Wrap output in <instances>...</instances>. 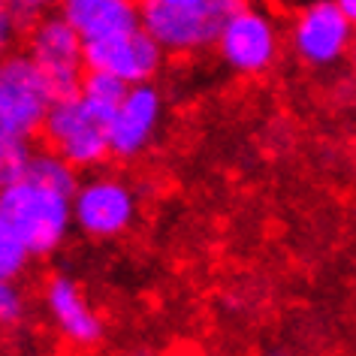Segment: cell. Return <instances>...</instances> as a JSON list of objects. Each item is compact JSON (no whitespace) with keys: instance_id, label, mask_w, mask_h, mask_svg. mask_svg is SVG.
Segmentation results:
<instances>
[{"instance_id":"18","label":"cell","mask_w":356,"mask_h":356,"mask_svg":"<svg viewBox=\"0 0 356 356\" xmlns=\"http://www.w3.org/2000/svg\"><path fill=\"white\" fill-rule=\"evenodd\" d=\"M19 31H22V15L13 6L0 3V60L13 55L15 42H19Z\"/></svg>"},{"instance_id":"5","label":"cell","mask_w":356,"mask_h":356,"mask_svg":"<svg viewBox=\"0 0 356 356\" xmlns=\"http://www.w3.org/2000/svg\"><path fill=\"white\" fill-rule=\"evenodd\" d=\"M233 0H209L202 6H172L163 0H142L139 22L151 37H154L163 51H202L215 46L220 22Z\"/></svg>"},{"instance_id":"1","label":"cell","mask_w":356,"mask_h":356,"mask_svg":"<svg viewBox=\"0 0 356 356\" xmlns=\"http://www.w3.org/2000/svg\"><path fill=\"white\" fill-rule=\"evenodd\" d=\"M0 220L22 236L33 257L55 254L73 229V197L24 175L0 191Z\"/></svg>"},{"instance_id":"13","label":"cell","mask_w":356,"mask_h":356,"mask_svg":"<svg viewBox=\"0 0 356 356\" xmlns=\"http://www.w3.org/2000/svg\"><path fill=\"white\" fill-rule=\"evenodd\" d=\"M127 82H121L118 76L112 73H103V70H88L82 85H79V94L85 97V103L91 106L94 112H100L106 121L112 118V112L118 109V103L124 100L127 94Z\"/></svg>"},{"instance_id":"14","label":"cell","mask_w":356,"mask_h":356,"mask_svg":"<svg viewBox=\"0 0 356 356\" xmlns=\"http://www.w3.org/2000/svg\"><path fill=\"white\" fill-rule=\"evenodd\" d=\"M28 175L37 178V181H42V184H49V188L60 191V193H70V197H73V191L79 188L76 166L70 163L67 157H60L55 148L33 151L31 166H28Z\"/></svg>"},{"instance_id":"10","label":"cell","mask_w":356,"mask_h":356,"mask_svg":"<svg viewBox=\"0 0 356 356\" xmlns=\"http://www.w3.org/2000/svg\"><path fill=\"white\" fill-rule=\"evenodd\" d=\"M163 124V94L151 82L130 85L118 109L109 118V151L112 157L133 160L154 142Z\"/></svg>"},{"instance_id":"15","label":"cell","mask_w":356,"mask_h":356,"mask_svg":"<svg viewBox=\"0 0 356 356\" xmlns=\"http://www.w3.org/2000/svg\"><path fill=\"white\" fill-rule=\"evenodd\" d=\"M31 157H33L31 136L0 130V191L10 188V184H15L19 178L28 175Z\"/></svg>"},{"instance_id":"11","label":"cell","mask_w":356,"mask_h":356,"mask_svg":"<svg viewBox=\"0 0 356 356\" xmlns=\"http://www.w3.org/2000/svg\"><path fill=\"white\" fill-rule=\"evenodd\" d=\"M49 320L58 335L73 347H97L103 338V317L88 302L82 287L67 275H51L42 287Z\"/></svg>"},{"instance_id":"17","label":"cell","mask_w":356,"mask_h":356,"mask_svg":"<svg viewBox=\"0 0 356 356\" xmlns=\"http://www.w3.org/2000/svg\"><path fill=\"white\" fill-rule=\"evenodd\" d=\"M28 317V296L15 281H0V329H19Z\"/></svg>"},{"instance_id":"12","label":"cell","mask_w":356,"mask_h":356,"mask_svg":"<svg viewBox=\"0 0 356 356\" xmlns=\"http://www.w3.org/2000/svg\"><path fill=\"white\" fill-rule=\"evenodd\" d=\"M58 13L82 33L85 42L142 24L136 0H58Z\"/></svg>"},{"instance_id":"22","label":"cell","mask_w":356,"mask_h":356,"mask_svg":"<svg viewBox=\"0 0 356 356\" xmlns=\"http://www.w3.org/2000/svg\"><path fill=\"white\" fill-rule=\"evenodd\" d=\"M350 70H353V76H356V40H353V49H350Z\"/></svg>"},{"instance_id":"9","label":"cell","mask_w":356,"mask_h":356,"mask_svg":"<svg viewBox=\"0 0 356 356\" xmlns=\"http://www.w3.org/2000/svg\"><path fill=\"white\" fill-rule=\"evenodd\" d=\"M163 55H166L163 46L142 24L85 42L88 70L112 73L127 85L154 82V76L163 70Z\"/></svg>"},{"instance_id":"8","label":"cell","mask_w":356,"mask_h":356,"mask_svg":"<svg viewBox=\"0 0 356 356\" xmlns=\"http://www.w3.org/2000/svg\"><path fill=\"white\" fill-rule=\"evenodd\" d=\"M55 94L31 55H10L0 60V130L33 136L42 130Z\"/></svg>"},{"instance_id":"6","label":"cell","mask_w":356,"mask_h":356,"mask_svg":"<svg viewBox=\"0 0 356 356\" xmlns=\"http://www.w3.org/2000/svg\"><path fill=\"white\" fill-rule=\"evenodd\" d=\"M28 55L46 76L55 97L79 91L88 73L85 64V40L60 13L37 15L28 33Z\"/></svg>"},{"instance_id":"19","label":"cell","mask_w":356,"mask_h":356,"mask_svg":"<svg viewBox=\"0 0 356 356\" xmlns=\"http://www.w3.org/2000/svg\"><path fill=\"white\" fill-rule=\"evenodd\" d=\"M10 6L22 19H37V15H46L51 6H58V0H10Z\"/></svg>"},{"instance_id":"7","label":"cell","mask_w":356,"mask_h":356,"mask_svg":"<svg viewBox=\"0 0 356 356\" xmlns=\"http://www.w3.org/2000/svg\"><path fill=\"white\" fill-rule=\"evenodd\" d=\"M136 191L112 175H94L73 191V227L88 238H118L136 224Z\"/></svg>"},{"instance_id":"4","label":"cell","mask_w":356,"mask_h":356,"mask_svg":"<svg viewBox=\"0 0 356 356\" xmlns=\"http://www.w3.org/2000/svg\"><path fill=\"white\" fill-rule=\"evenodd\" d=\"M356 24L341 13L335 0H308L290 22V49L299 64L329 70L350 58Z\"/></svg>"},{"instance_id":"3","label":"cell","mask_w":356,"mask_h":356,"mask_svg":"<svg viewBox=\"0 0 356 356\" xmlns=\"http://www.w3.org/2000/svg\"><path fill=\"white\" fill-rule=\"evenodd\" d=\"M42 136L49 148L67 157L76 169H94L106 157H112L109 121L100 112H94L79 91L51 100L46 121H42Z\"/></svg>"},{"instance_id":"21","label":"cell","mask_w":356,"mask_h":356,"mask_svg":"<svg viewBox=\"0 0 356 356\" xmlns=\"http://www.w3.org/2000/svg\"><path fill=\"white\" fill-rule=\"evenodd\" d=\"M163 3H172V6H202L209 0H163Z\"/></svg>"},{"instance_id":"16","label":"cell","mask_w":356,"mask_h":356,"mask_svg":"<svg viewBox=\"0 0 356 356\" xmlns=\"http://www.w3.org/2000/svg\"><path fill=\"white\" fill-rule=\"evenodd\" d=\"M31 248L10 224L0 220V281H19L31 263Z\"/></svg>"},{"instance_id":"2","label":"cell","mask_w":356,"mask_h":356,"mask_svg":"<svg viewBox=\"0 0 356 356\" xmlns=\"http://www.w3.org/2000/svg\"><path fill=\"white\" fill-rule=\"evenodd\" d=\"M215 49L236 76H263L281 55V28L269 10L233 0L220 22Z\"/></svg>"},{"instance_id":"20","label":"cell","mask_w":356,"mask_h":356,"mask_svg":"<svg viewBox=\"0 0 356 356\" xmlns=\"http://www.w3.org/2000/svg\"><path fill=\"white\" fill-rule=\"evenodd\" d=\"M338 6H341V13L347 15V19H350L353 24H356V0H335Z\"/></svg>"}]
</instances>
